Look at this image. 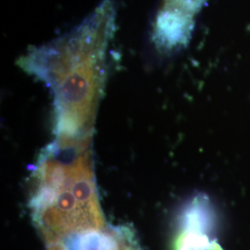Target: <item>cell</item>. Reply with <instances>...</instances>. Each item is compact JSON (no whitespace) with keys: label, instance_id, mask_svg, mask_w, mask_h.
<instances>
[{"label":"cell","instance_id":"obj_4","mask_svg":"<svg viewBox=\"0 0 250 250\" xmlns=\"http://www.w3.org/2000/svg\"><path fill=\"white\" fill-rule=\"evenodd\" d=\"M211 226V215L204 198L197 197L186 210L183 229L175 241V250H224L208 230Z\"/></svg>","mask_w":250,"mask_h":250},{"label":"cell","instance_id":"obj_2","mask_svg":"<svg viewBox=\"0 0 250 250\" xmlns=\"http://www.w3.org/2000/svg\"><path fill=\"white\" fill-rule=\"evenodd\" d=\"M91 137L58 135L36 162L30 208L45 243L107 225L96 185Z\"/></svg>","mask_w":250,"mask_h":250},{"label":"cell","instance_id":"obj_3","mask_svg":"<svg viewBox=\"0 0 250 250\" xmlns=\"http://www.w3.org/2000/svg\"><path fill=\"white\" fill-rule=\"evenodd\" d=\"M45 244L47 250H141L134 232L125 225L72 232Z\"/></svg>","mask_w":250,"mask_h":250},{"label":"cell","instance_id":"obj_1","mask_svg":"<svg viewBox=\"0 0 250 250\" xmlns=\"http://www.w3.org/2000/svg\"><path fill=\"white\" fill-rule=\"evenodd\" d=\"M115 18L112 0H104L80 25L20 61L53 93L57 135H92Z\"/></svg>","mask_w":250,"mask_h":250}]
</instances>
